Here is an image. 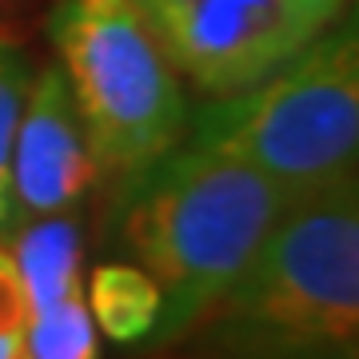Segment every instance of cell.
Masks as SVG:
<instances>
[{
    "label": "cell",
    "instance_id": "6da1fadb",
    "mask_svg": "<svg viewBox=\"0 0 359 359\" xmlns=\"http://www.w3.org/2000/svg\"><path fill=\"white\" fill-rule=\"evenodd\" d=\"M156 359H359V188L283 208L256 256Z\"/></svg>",
    "mask_w": 359,
    "mask_h": 359
},
{
    "label": "cell",
    "instance_id": "7a4b0ae2",
    "mask_svg": "<svg viewBox=\"0 0 359 359\" xmlns=\"http://www.w3.org/2000/svg\"><path fill=\"white\" fill-rule=\"evenodd\" d=\"M120 184L116 240L160 287L152 347L180 335L244 271L292 204L256 168L188 140Z\"/></svg>",
    "mask_w": 359,
    "mask_h": 359
},
{
    "label": "cell",
    "instance_id": "3957f363",
    "mask_svg": "<svg viewBox=\"0 0 359 359\" xmlns=\"http://www.w3.org/2000/svg\"><path fill=\"white\" fill-rule=\"evenodd\" d=\"M184 140L256 168L287 200L355 180L359 36L335 25L236 96L188 112Z\"/></svg>",
    "mask_w": 359,
    "mask_h": 359
},
{
    "label": "cell",
    "instance_id": "277c9868",
    "mask_svg": "<svg viewBox=\"0 0 359 359\" xmlns=\"http://www.w3.org/2000/svg\"><path fill=\"white\" fill-rule=\"evenodd\" d=\"M48 40L96 176L128 180L184 140V80L128 0H56Z\"/></svg>",
    "mask_w": 359,
    "mask_h": 359
},
{
    "label": "cell",
    "instance_id": "5b68a950",
    "mask_svg": "<svg viewBox=\"0 0 359 359\" xmlns=\"http://www.w3.org/2000/svg\"><path fill=\"white\" fill-rule=\"evenodd\" d=\"M184 84L236 96L344 20L351 0H128Z\"/></svg>",
    "mask_w": 359,
    "mask_h": 359
},
{
    "label": "cell",
    "instance_id": "8992f818",
    "mask_svg": "<svg viewBox=\"0 0 359 359\" xmlns=\"http://www.w3.org/2000/svg\"><path fill=\"white\" fill-rule=\"evenodd\" d=\"M92 180L96 164L65 76L56 65L40 68L13 144V231L32 219L76 212Z\"/></svg>",
    "mask_w": 359,
    "mask_h": 359
},
{
    "label": "cell",
    "instance_id": "52a82bcc",
    "mask_svg": "<svg viewBox=\"0 0 359 359\" xmlns=\"http://www.w3.org/2000/svg\"><path fill=\"white\" fill-rule=\"evenodd\" d=\"M13 256L20 264L32 311L48 308L52 299L84 287V240L72 212L68 216H44L8 236Z\"/></svg>",
    "mask_w": 359,
    "mask_h": 359
},
{
    "label": "cell",
    "instance_id": "ba28073f",
    "mask_svg": "<svg viewBox=\"0 0 359 359\" xmlns=\"http://www.w3.org/2000/svg\"><path fill=\"white\" fill-rule=\"evenodd\" d=\"M92 323L116 344H148L160 323V287L132 259L96 264L84 280Z\"/></svg>",
    "mask_w": 359,
    "mask_h": 359
},
{
    "label": "cell",
    "instance_id": "9c48e42d",
    "mask_svg": "<svg viewBox=\"0 0 359 359\" xmlns=\"http://www.w3.org/2000/svg\"><path fill=\"white\" fill-rule=\"evenodd\" d=\"M32 56L0 32V240L13 231V144L32 88Z\"/></svg>",
    "mask_w": 359,
    "mask_h": 359
},
{
    "label": "cell",
    "instance_id": "30bf717a",
    "mask_svg": "<svg viewBox=\"0 0 359 359\" xmlns=\"http://www.w3.org/2000/svg\"><path fill=\"white\" fill-rule=\"evenodd\" d=\"M28 359H96V323H92L84 287L52 299L32 311L28 323Z\"/></svg>",
    "mask_w": 359,
    "mask_h": 359
},
{
    "label": "cell",
    "instance_id": "8fae6325",
    "mask_svg": "<svg viewBox=\"0 0 359 359\" xmlns=\"http://www.w3.org/2000/svg\"><path fill=\"white\" fill-rule=\"evenodd\" d=\"M32 304L20 276V264L13 256V244L0 240V359H25Z\"/></svg>",
    "mask_w": 359,
    "mask_h": 359
},
{
    "label": "cell",
    "instance_id": "7c38bea8",
    "mask_svg": "<svg viewBox=\"0 0 359 359\" xmlns=\"http://www.w3.org/2000/svg\"><path fill=\"white\" fill-rule=\"evenodd\" d=\"M32 0H0V25H8V20H16V16L25 13Z\"/></svg>",
    "mask_w": 359,
    "mask_h": 359
},
{
    "label": "cell",
    "instance_id": "4fadbf2b",
    "mask_svg": "<svg viewBox=\"0 0 359 359\" xmlns=\"http://www.w3.org/2000/svg\"><path fill=\"white\" fill-rule=\"evenodd\" d=\"M25 359H28V355H25Z\"/></svg>",
    "mask_w": 359,
    "mask_h": 359
}]
</instances>
